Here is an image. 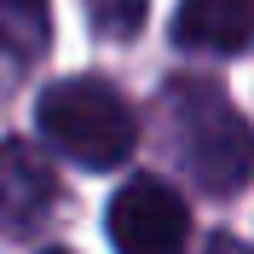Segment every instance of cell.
<instances>
[{
	"label": "cell",
	"instance_id": "8992f818",
	"mask_svg": "<svg viewBox=\"0 0 254 254\" xmlns=\"http://www.w3.org/2000/svg\"><path fill=\"white\" fill-rule=\"evenodd\" d=\"M52 41V6L47 0H0V58L29 64Z\"/></svg>",
	"mask_w": 254,
	"mask_h": 254
},
{
	"label": "cell",
	"instance_id": "52a82bcc",
	"mask_svg": "<svg viewBox=\"0 0 254 254\" xmlns=\"http://www.w3.org/2000/svg\"><path fill=\"white\" fill-rule=\"evenodd\" d=\"M87 17H93L98 35H110V41H127V35H139L144 12H150V0H81Z\"/></svg>",
	"mask_w": 254,
	"mask_h": 254
},
{
	"label": "cell",
	"instance_id": "3957f363",
	"mask_svg": "<svg viewBox=\"0 0 254 254\" xmlns=\"http://www.w3.org/2000/svg\"><path fill=\"white\" fill-rule=\"evenodd\" d=\"M104 225H110L116 254H185V243H190V214L179 202V190L150 174L127 179L110 196Z\"/></svg>",
	"mask_w": 254,
	"mask_h": 254
},
{
	"label": "cell",
	"instance_id": "ba28073f",
	"mask_svg": "<svg viewBox=\"0 0 254 254\" xmlns=\"http://www.w3.org/2000/svg\"><path fill=\"white\" fill-rule=\"evenodd\" d=\"M208 254H249V249H243V243H231V237H214V243H208Z\"/></svg>",
	"mask_w": 254,
	"mask_h": 254
},
{
	"label": "cell",
	"instance_id": "7a4b0ae2",
	"mask_svg": "<svg viewBox=\"0 0 254 254\" xmlns=\"http://www.w3.org/2000/svg\"><path fill=\"white\" fill-rule=\"evenodd\" d=\"M35 122H41L52 150L81 162V168H122L133 156V144H139L133 104L98 75L52 81L41 93V104H35Z\"/></svg>",
	"mask_w": 254,
	"mask_h": 254
},
{
	"label": "cell",
	"instance_id": "9c48e42d",
	"mask_svg": "<svg viewBox=\"0 0 254 254\" xmlns=\"http://www.w3.org/2000/svg\"><path fill=\"white\" fill-rule=\"evenodd\" d=\"M47 254H64V249H47Z\"/></svg>",
	"mask_w": 254,
	"mask_h": 254
},
{
	"label": "cell",
	"instance_id": "5b68a950",
	"mask_svg": "<svg viewBox=\"0 0 254 254\" xmlns=\"http://www.w3.org/2000/svg\"><path fill=\"white\" fill-rule=\"evenodd\" d=\"M58 185H52V168L35 156L29 144L6 139L0 144V231H23L52 208Z\"/></svg>",
	"mask_w": 254,
	"mask_h": 254
},
{
	"label": "cell",
	"instance_id": "277c9868",
	"mask_svg": "<svg viewBox=\"0 0 254 254\" xmlns=\"http://www.w3.org/2000/svg\"><path fill=\"white\" fill-rule=\"evenodd\" d=\"M174 41L185 52H214V58L249 52L254 47V0H185L174 12Z\"/></svg>",
	"mask_w": 254,
	"mask_h": 254
},
{
	"label": "cell",
	"instance_id": "6da1fadb",
	"mask_svg": "<svg viewBox=\"0 0 254 254\" xmlns=\"http://www.w3.org/2000/svg\"><path fill=\"white\" fill-rule=\"evenodd\" d=\"M168 144L208 196H231L254 179V127L214 81H174L162 93Z\"/></svg>",
	"mask_w": 254,
	"mask_h": 254
}]
</instances>
